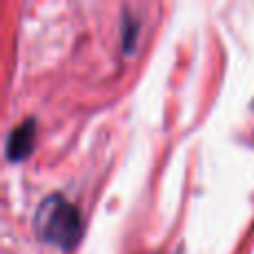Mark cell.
Masks as SVG:
<instances>
[{
	"label": "cell",
	"instance_id": "obj_1",
	"mask_svg": "<svg viewBox=\"0 0 254 254\" xmlns=\"http://www.w3.org/2000/svg\"><path fill=\"white\" fill-rule=\"evenodd\" d=\"M34 230L43 241L63 248V250H71L78 243L80 230H83L80 212L63 194H49L40 201L36 210Z\"/></svg>",
	"mask_w": 254,
	"mask_h": 254
},
{
	"label": "cell",
	"instance_id": "obj_2",
	"mask_svg": "<svg viewBox=\"0 0 254 254\" xmlns=\"http://www.w3.org/2000/svg\"><path fill=\"white\" fill-rule=\"evenodd\" d=\"M34 136H36V121L27 119L25 123L13 127L7 136V156L11 161H22L34 147Z\"/></svg>",
	"mask_w": 254,
	"mask_h": 254
}]
</instances>
